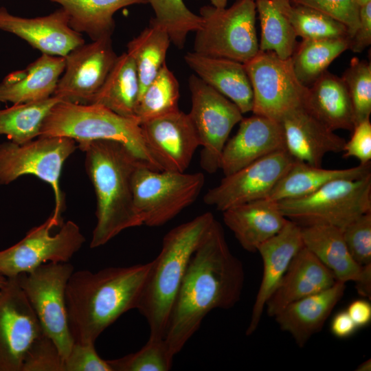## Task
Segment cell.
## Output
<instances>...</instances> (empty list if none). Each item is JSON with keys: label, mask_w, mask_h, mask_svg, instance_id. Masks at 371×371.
Instances as JSON below:
<instances>
[{"label": "cell", "mask_w": 371, "mask_h": 371, "mask_svg": "<svg viewBox=\"0 0 371 371\" xmlns=\"http://www.w3.org/2000/svg\"><path fill=\"white\" fill-rule=\"evenodd\" d=\"M244 282L243 263L230 251L215 219L191 257L168 321L164 339L175 355L210 311L237 304Z\"/></svg>", "instance_id": "obj_1"}, {"label": "cell", "mask_w": 371, "mask_h": 371, "mask_svg": "<svg viewBox=\"0 0 371 371\" xmlns=\"http://www.w3.org/2000/svg\"><path fill=\"white\" fill-rule=\"evenodd\" d=\"M150 262L74 271L66 287L67 321L74 342L95 344L104 330L136 308Z\"/></svg>", "instance_id": "obj_2"}, {"label": "cell", "mask_w": 371, "mask_h": 371, "mask_svg": "<svg viewBox=\"0 0 371 371\" xmlns=\"http://www.w3.org/2000/svg\"><path fill=\"white\" fill-rule=\"evenodd\" d=\"M77 144L85 153V170L95 194L96 224L90 247L96 248L124 229L143 225L132 188L133 173L143 161L117 141L97 139Z\"/></svg>", "instance_id": "obj_3"}, {"label": "cell", "mask_w": 371, "mask_h": 371, "mask_svg": "<svg viewBox=\"0 0 371 371\" xmlns=\"http://www.w3.org/2000/svg\"><path fill=\"white\" fill-rule=\"evenodd\" d=\"M215 218L205 212L177 225L164 237L150 268L137 309L146 319L150 336L164 338L168 321L191 257Z\"/></svg>", "instance_id": "obj_4"}, {"label": "cell", "mask_w": 371, "mask_h": 371, "mask_svg": "<svg viewBox=\"0 0 371 371\" xmlns=\"http://www.w3.org/2000/svg\"><path fill=\"white\" fill-rule=\"evenodd\" d=\"M39 136L67 137L77 144L117 141L150 168L161 170L147 148L138 120L121 116L100 104L57 102L45 118Z\"/></svg>", "instance_id": "obj_5"}, {"label": "cell", "mask_w": 371, "mask_h": 371, "mask_svg": "<svg viewBox=\"0 0 371 371\" xmlns=\"http://www.w3.org/2000/svg\"><path fill=\"white\" fill-rule=\"evenodd\" d=\"M276 203L286 218L301 227L324 224L342 229L371 212V175L337 179L310 194Z\"/></svg>", "instance_id": "obj_6"}, {"label": "cell", "mask_w": 371, "mask_h": 371, "mask_svg": "<svg viewBox=\"0 0 371 371\" xmlns=\"http://www.w3.org/2000/svg\"><path fill=\"white\" fill-rule=\"evenodd\" d=\"M201 27L196 31L194 52L245 64L259 51L254 0H237L229 8H200Z\"/></svg>", "instance_id": "obj_7"}, {"label": "cell", "mask_w": 371, "mask_h": 371, "mask_svg": "<svg viewBox=\"0 0 371 371\" xmlns=\"http://www.w3.org/2000/svg\"><path fill=\"white\" fill-rule=\"evenodd\" d=\"M205 183L201 172L158 170L145 163L132 179L133 201L143 225H165L198 198Z\"/></svg>", "instance_id": "obj_8"}, {"label": "cell", "mask_w": 371, "mask_h": 371, "mask_svg": "<svg viewBox=\"0 0 371 371\" xmlns=\"http://www.w3.org/2000/svg\"><path fill=\"white\" fill-rule=\"evenodd\" d=\"M77 148L74 139L59 136H39L23 144L3 142L0 144V185H8L27 175L48 183L55 197V207L50 217L57 227H61L65 200L60 177L65 160Z\"/></svg>", "instance_id": "obj_9"}, {"label": "cell", "mask_w": 371, "mask_h": 371, "mask_svg": "<svg viewBox=\"0 0 371 371\" xmlns=\"http://www.w3.org/2000/svg\"><path fill=\"white\" fill-rule=\"evenodd\" d=\"M74 271L67 262H47L16 276L41 324L43 332L57 346L65 359L74 343L67 314L66 287Z\"/></svg>", "instance_id": "obj_10"}, {"label": "cell", "mask_w": 371, "mask_h": 371, "mask_svg": "<svg viewBox=\"0 0 371 371\" xmlns=\"http://www.w3.org/2000/svg\"><path fill=\"white\" fill-rule=\"evenodd\" d=\"M244 65L253 91V114L280 122L304 106L308 87L297 78L291 58L259 50Z\"/></svg>", "instance_id": "obj_11"}, {"label": "cell", "mask_w": 371, "mask_h": 371, "mask_svg": "<svg viewBox=\"0 0 371 371\" xmlns=\"http://www.w3.org/2000/svg\"><path fill=\"white\" fill-rule=\"evenodd\" d=\"M191 93L189 117L197 134L201 166L210 173L220 169L223 148L234 126L243 118L239 108L196 75L188 80Z\"/></svg>", "instance_id": "obj_12"}, {"label": "cell", "mask_w": 371, "mask_h": 371, "mask_svg": "<svg viewBox=\"0 0 371 371\" xmlns=\"http://www.w3.org/2000/svg\"><path fill=\"white\" fill-rule=\"evenodd\" d=\"M54 227L57 225L49 216L17 243L0 251V274L12 278L31 272L45 263L69 262L85 238L74 221L63 223L58 232L52 235Z\"/></svg>", "instance_id": "obj_13"}, {"label": "cell", "mask_w": 371, "mask_h": 371, "mask_svg": "<svg viewBox=\"0 0 371 371\" xmlns=\"http://www.w3.org/2000/svg\"><path fill=\"white\" fill-rule=\"evenodd\" d=\"M43 333L16 276L0 289V371H21L25 355Z\"/></svg>", "instance_id": "obj_14"}, {"label": "cell", "mask_w": 371, "mask_h": 371, "mask_svg": "<svg viewBox=\"0 0 371 371\" xmlns=\"http://www.w3.org/2000/svg\"><path fill=\"white\" fill-rule=\"evenodd\" d=\"M294 161L286 150L265 156L225 176L204 195V203L223 212L237 205L266 199Z\"/></svg>", "instance_id": "obj_15"}, {"label": "cell", "mask_w": 371, "mask_h": 371, "mask_svg": "<svg viewBox=\"0 0 371 371\" xmlns=\"http://www.w3.org/2000/svg\"><path fill=\"white\" fill-rule=\"evenodd\" d=\"M117 58L110 36L76 47L65 56V69L53 96L62 102L89 104Z\"/></svg>", "instance_id": "obj_16"}, {"label": "cell", "mask_w": 371, "mask_h": 371, "mask_svg": "<svg viewBox=\"0 0 371 371\" xmlns=\"http://www.w3.org/2000/svg\"><path fill=\"white\" fill-rule=\"evenodd\" d=\"M140 126L159 169L185 172L200 146L188 114L179 110L143 122Z\"/></svg>", "instance_id": "obj_17"}, {"label": "cell", "mask_w": 371, "mask_h": 371, "mask_svg": "<svg viewBox=\"0 0 371 371\" xmlns=\"http://www.w3.org/2000/svg\"><path fill=\"white\" fill-rule=\"evenodd\" d=\"M0 30L14 34L42 54L51 56L65 57L85 43L82 34L71 27L61 8L43 16L27 18L0 7Z\"/></svg>", "instance_id": "obj_18"}, {"label": "cell", "mask_w": 371, "mask_h": 371, "mask_svg": "<svg viewBox=\"0 0 371 371\" xmlns=\"http://www.w3.org/2000/svg\"><path fill=\"white\" fill-rule=\"evenodd\" d=\"M239 123L238 131L227 141L221 153L220 169L225 176L271 153L286 150L281 122L254 114Z\"/></svg>", "instance_id": "obj_19"}, {"label": "cell", "mask_w": 371, "mask_h": 371, "mask_svg": "<svg viewBox=\"0 0 371 371\" xmlns=\"http://www.w3.org/2000/svg\"><path fill=\"white\" fill-rule=\"evenodd\" d=\"M304 246L301 226L288 219L283 228L263 243L258 251L263 264L262 280L246 335L257 329L266 303L279 284L293 258Z\"/></svg>", "instance_id": "obj_20"}, {"label": "cell", "mask_w": 371, "mask_h": 371, "mask_svg": "<svg viewBox=\"0 0 371 371\" xmlns=\"http://www.w3.org/2000/svg\"><path fill=\"white\" fill-rule=\"evenodd\" d=\"M285 149L295 160L313 166H322L324 156L342 153L346 139L330 130L301 106L280 122Z\"/></svg>", "instance_id": "obj_21"}, {"label": "cell", "mask_w": 371, "mask_h": 371, "mask_svg": "<svg viewBox=\"0 0 371 371\" xmlns=\"http://www.w3.org/2000/svg\"><path fill=\"white\" fill-rule=\"evenodd\" d=\"M336 281L333 272L303 246L267 300V315L275 317L291 303L323 291Z\"/></svg>", "instance_id": "obj_22"}, {"label": "cell", "mask_w": 371, "mask_h": 371, "mask_svg": "<svg viewBox=\"0 0 371 371\" xmlns=\"http://www.w3.org/2000/svg\"><path fill=\"white\" fill-rule=\"evenodd\" d=\"M223 212L225 225L241 247L251 253L277 234L288 221L277 203L267 199L231 207Z\"/></svg>", "instance_id": "obj_23"}, {"label": "cell", "mask_w": 371, "mask_h": 371, "mask_svg": "<svg viewBox=\"0 0 371 371\" xmlns=\"http://www.w3.org/2000/svg\"><path fill=\"white\" fill-rule=\"evenodd\" d=\"M345 289L346 283L337 280L323 291L291 303L273 317L280 329L291 335L302 348L322 330Z\"/></svg>", "instance_id": "obj_24"}, {"label": "cell", "mask_w": 371, "mask_h": 371, "mask_svg": "<svg viewBox=\"0 0 371 371\" xmlns=\"http://www.w3.org/2000/svg\"><path fill=\"white\" fill-rule=\"evenodd\" d=\"M65 67V57L42 54L24 69L3 78L0 82V103L16 104L53 96Z\"/></svg>", "instance_id": "obj_25"}, {"label": "cell", "mask_w": 371, "mask_h": 371, "mask_svg": "<svg viewBox=\"0 0 371 371\" xmlns=\"http://www.w3.org/2000/svg\"><path fill=\"white\" fill-rule=\"evenodd\" d=\"M184 60L207 85L234 102L243 114L252 111L253 91L243 63L188 52Z\"/></svg>", "instance_id": "obj_26"}, {"label": "cell", "mask_w": 371, "mask_h": 371, "mask_svg": "<svg viewBox=\"0 0 371 371\" xmlns=\"http://www.w3.org/2000/svg\"><path fill=\"white\" fill-rule=\"evenodd\" d=\"M304 246L334 274L336 280L355 283L371 276V264L360 265L351 256L337 227L317 224L301 227Z\"/></svg>", "instance_id": "obj_27"}, {"label": "cell", "mask_w": 371, "mask_h": 371, "mask_svg": "<svg viewBox=\"0 0 371 371\" xmlns=\"http://www.w3.org/2000/svg\"><path fill=\"white\" fill-rule=\"evenodd\" d=\"M304 106L333 131H352L355 126L347 87L341 78L327 70L308 87Z\"/></svg>", "instance_id": "obj_28"}, {"label": "cell", "mask_w": 371, "mask_h": 371, "mask_svg": "<svg viewBox=\"0 0 371 371\" xmlns=\"http://www.w3.org/2000/svg\"><path fill=\"white\" fill-rule=\"evenodd\" d=\"M371 175L370 162L345 169H325L298 161L279 180L266 198L274 202L302 197L340 179H358Z\"/></svg>", "instance_id": "obj_29"}, {"label": "cell", "mask_w": 371, "mask_h": 371, "mask_svg": "<svg viewBox=\"0 0 371 371\" xmlns=\"http://www.w3.org/2000/svg\"><path fill=\"white\" fill-rule=\"evenodd\" d=\"M139 81L133 58L122 53L89 104H100L126 117L136 118ZM139 121V120H138Z\"/></svg>", "instance_id": "obj_30"}, {"label": "cell", "mask_w": 371, "mask_h": 371, "mask_svg": "<svg viewBox=\"0 0 371 371\" xmlns=\"http://www.w3.org/2000/svg\"><path fill=\"white\" fill-rule=\"evenodd\" d=\"M60 5L69 17L72 29L86 34L92 41L111 37L115 29L114 14L119 10L144 0H47Z\"/></svg>", "instance_id": "obj_31"}, {"label": "cell", "mask_w": 371, "mask_h": 371, "mask_svg": "<svg viewBox=\"0 0 371 371\" xmlns=\"http://www.w3.org/2000/svg\"><path fill=\"white\" fill-rule=\"evenodd\" d=\"M170 43L165 30L150 23L148 27L127 44L126 52L133 58L139 77V99L166 63Z\"/></svg>", "instance_id": "obj_32"}, {"label": "cell", "mask_w": 371, "mask_h": 371, "mask_svg": "<svg viewBox=\"0 0 371 371\" xmlns=\"http://www.w3.org/2000/svg\"><path fill=\"white\" fill-rule=\"evenodd\" d=\"M349 45L348 38L302 40L291 57L297 78L311 85Z\"/></svg>", "instance_id": "obj_33"}, {"label": "cell", "mask_w": 371, "mask_h": 371, "mask_svg": "<svg viewBox=\"0 0 371 371\" xmlns=\"http://www.w3.org/2000/svg\"><path fill=\"white\" fill-rule=\"evenodd\" d=\"M60 101L52 96L0 109V135H6L11 142L18 144L37 138L45 118Z\"/></svg>", "instance_id": "obj_34"}, {"label": "cell", "mask_w": 371, "mask_h": 371, "mask_svg": "<svg viewBox=\"0 0 371 371\" xmlns=\"http://www.w3.org/2000/svg\"><path fill=\"white\" fill-rule=\"evenodd\" d=\"M261 27L259 50L291 57L297 46L295 32L276 0H255Z\"/></svg>", "instance_id": "obj_35"}, {"label": "cell", "mask_w": 371, "mask_h": 371, "mask_svg": "<svg viewBox=\"0 0 371 371\" xmlns=\"http://www.w3.org/2000/svg\"><path fill=\"white\" fill-rule=\"evenodd\" d=\"M288 18L297 36L302 40L348 38V27L340 21L316 9L300 4H291V0H276Z\"/></svg>", "instance_id": "obj_36"}, {"label": "cell", "mask_w": 371, "mask_h": 371, "mask_svg": "<svg viewBox=\"0 0 371 371\" xmlns=\"http://www.w3.org/2000/svg\"><path fill=\"white\" fill-rule=\"evenodd\" d=\"M179 84L165 63L139 98L135 115L140 124L179 110Z\"/></svg>", "instance_id": "obj_37"}, {"label": "cell", "mask_w": 371, "mask_h": 371, "mask_svg": "<svg viewBox=\"0 0 371 371\" xmlns=\"http://www.w3.org/2000/svg\"><path fill=\"white\" fill-rule=\"evenodd\" d=\"M149 3L155 17L150 23L165 30L171 42L179 49H182L190 32H196L202 24L200 15L191 12L183 0H144Z\"/></svg>", "instance_id": "obj_38"}, {"label": "cell", "mask_w": 371, "mask_h": 371, "mask_svg": "<svg viewBox=\"0 0 371 371\" xmlns=\"http://www.w3.org/2000/svg\"><path fill=\"white\" fill-rule=\"evenodd\" d=\"M174 357L164 338L149 337L136 352L107 361L113 371H168Z\"/></svg>", "instance_id": "obj_39"}, {"label": "cell", "mask_w": 371, "mask_h": 371, "mask_svg": "<svg viewBox=\"0 0 371 371\" xmlns=\"http://www.w3.org/2000/svg\"><path fill=\"white\" fill-rule=\"evenodd\" d=\"M345 82L354 113L355 126L370 120L371 114V64L355 57L344 71Z\"/></svg>", "instance_id": "obj_40"}, {"label": "cell", "mask_w": 371, "mask_h": 371, "mask_svg": "<svg viewBox=\"0 0 371 371\" xmlns=\"http://www.w3.org/2000/svg\"><path fill=\"white\" fill-rule=\"evenodd\" d=\"M341 231L352 258L362 266L371 264V212L359 216Z\"/></svg>", "instance_id": "obj_41"}, {"label": "cell", "mask_w": 371, "mask_h": 371, "mask_svg": "<svg viewBox=\"0 0 371 371\" xmlns=\"http://www.w3.org/2000/svg\"><path fill=\"white\" fill-rule=\"evenodd\" d=\"M21 371H64V359L54 342L43 333L27 350Z\"/></svg>", "instance_id": "obj_42"}, {"label": "cell", "mask_w": 371, "mask_h": 371, "mask_svg": "<svg viewBox=\"0 0 371 371\" xmlns=\"http://www.w3.org/2000/svg\"><path fill=\"white\" fill-rule=\"evenodd\" d=\"M295 4L319 10L344 24L348 29L350 39L359 25V5L356 0H292Z\"/></svg>", "instance_id": "obj_43"}, {"label": "cell", "mask_w": 371, "mask_h": 371, "mask_svg": "<svg viewBox=\"0 0 371 371\" xmlns=\"http://www.w3.org/2000/svg\"><path fill=\"white\" fill-rule=\"evenodd\" d=\"M64 371H113L107 360L102 359L95 344L74 342L64 359Z\"/></svg>", "instance_id": "obj_44"}, {"label": "cell", "mask_w": 371, "mask_h": 371, "mask_svg": "<svg viewBox=\"0 0 371 371\" xmlns=\"http://www.w3.org/2000/svg\"><path fill=\"white\" fill-rule=\"evenodd\" d=\"M343 157H355L360 164H366L371 160V123L365 120L355 126L349 141L346 142Z\"/></svg>", "instance_id": "obj_45"}, {"label": "cell", "mask_w": 371, "mask_h": 371, "mask_svg": "<svg viewBox=\"0 0 371 371\" xmlns=\"http://www.w3.org/2000/svg\"><path fill=\"white\" fill-rule=\"evenodd\" d=\"M359 25L350 39L349 49L361 53L371 43V2L359 6Z\"/></svg>", "instance_id": "obj_46"}, {"label": "cell", "mask_w": 371, "mask_h": 371, "mask_svg": "<svg viewBox=\"0 0 371 371\" xmlns=\"http://www.w3.org/2000/svg\"><path fill=\"white\" fill-rule=\"evenodd\" d=\"M358 327L346 311L337 313L330 322V331L337 337L346 338L355 333Z\"/></svg>", "instance_id": "obj_47"}, {"label": "cell", "mask_w": 371, "mask_h": 371, "mask_svg": "<svg viewBox=\"0 0 371 371\" xmlns=\"http://www.w3.org/2000/svg\"><path fill=\"white\" fill-rule=\"evenodd\" d=\"M346 311L358 328L370 323L371 304L366 300L359 299L352 302Z\"/></svg>", "instance_id": "obj_48"}, {"label": "cell", "mask_w": 371, "mask_h": 371, "mask_svg": "<svg viewBox=\"0 0 371 371\" xmlns=\"http://www.w3.org/2000/svg\"><path fill=\"white\" fill-rule=\"evenodd\" d=\"M357 371H370L371 370V360L370 359L361 363L356 369Z\"/></svg>", "instance_id": "obj_49"}, {"label": "cell", "mask_w": 371, "mask_h": 371, "mask_svg": "<svg viewBox=\"0 0 371 371\" xmlns=\"http://www.w3.org/2000/svg\"><path fill=\"white\" fill-rule=\"evenodd\" d=\"M212 6L218 8L226 7L227 0H210Z\"/></svg>", "instance_id": "obj_50"}, {"label": "cell", "mask_w": 371, "mask_h": 371, "mask_svg": "<svg viewBox=\"0 0 371 371\" xmlns=\"http://www.w3.org/2000/svg\"><path fill=\"white\" fill-rule=\"evenodd\" d=\"M356 1L359 6H361L369 2H371V0H356Z\"/></svg>", "instance_id": "obj_51"}, {"label": "cell", "mask_w": 371, "mask_h": 371, "mask_svg": "<svg viewBox=\"0 0 371 371\" xmlns=\"http://www.w3.org/2000/svg\"><path fill=\"white\" fill-rule=\"evenodd\" d=\"M7 278L3 276V275L0 274V289L3 286V285L6 282Z\"/></svg>", "instance_id": "obj_52"}, {"label": "cell", "mask_w": 371, "mask_h": 371, "mask_svg": "<svg viewBox=\"0 0 371 371\" xmlns=\"http://www.w3.org/2000/svg\"><path fill=\"white\" fill-rule=\"evenodd\" d=\"M255 1V0H254Z\"/></svg>", "instance_id": "obj_53"}]
</instances>
